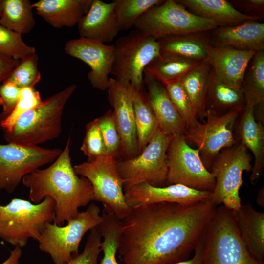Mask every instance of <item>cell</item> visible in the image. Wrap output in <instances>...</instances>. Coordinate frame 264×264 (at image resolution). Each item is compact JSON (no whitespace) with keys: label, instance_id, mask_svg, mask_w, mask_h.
Segmentation results:
<instances>
[{"label":"cell","instance_id":"2","mask_svg":"<svg viewBox=\"0 0 264 264\" xmlns=\"http://www.w3.org/2000/svg\"><path fill=\"white\" fill-rule=\"evenodd\" d=\"M70 137L57 158L48 167L39 169L22 179L29 190L30 201L37 204L47 196L54 201L53 223L59 225L74 218L79 208L94 200L90 182L75 173L70 156Z\"/></svg>","mask_w":264,"mask_h":264},{"label":"cell","instance_id":"30","mask_svg":"<svg viewBox=\"0 0 264 264\" xmlns=\"http://www.w3.org/2000/svg\"><path fill=\"white\" fill-rule=\"evenodd\" d=\"M132 102L139 153L148 144L158 123L143 89L133 87Z\"/></svg>","mask_w":264,"mask_h":264},{"label":"cell","instance_id":"14","mask_svg":"<svg viewBox=\"0 0 264 264\" xmlns=\"http://www.w3.org/2000/svg\"><path fill=\"white\" fill-rule=\"evenodd\" d=\"M239 113L238 111L231 110L219 114L207 109L206 120L203 123L198 121L195 127L187 130L186 141L197 146L208 170L221 150L238 143L234 137L233 128Z\"/></svg>","mask_w":264,"mask_h":264},{"label":"cell","instance_id":"38","mask_svg":"<svg viewBox=\"0 0 264 264\" xmlns=\"http://www.w3.org/2000/svg\"><path fill=\"white\" fill-rule=\"evenodd\" d=\"M39 91L34 88H21L20 98L11 114L0 121V126L4 132H10L16 122L23 114L40 105L43 103Z\"/></svg>","mask_w":264,"mask_h":264},{"label":"cell","instance_id":"3","mask_svg":"<svg viewBox=\"0 0 264 264\" xmlns=\"http://www.w3.org/2000/svg\"><path fill=\"white\" fill-rule=\"evenodd\" d=\"M76 88V84L69 86L22 115L10 132H4L6 141L8 143L38 146L58 138L62 132L65 106Z\"/></svg>","mask_w":264,"mask_h":264},{"label":"cell","instance_id":"17","mask_svg":"<svg viewBox=\"0 0 264 264\" xmlns=\"http://www.w3.org/2000/svg\"><path fill=\"white\" fill-rule=\"evenodd\" d=\"M125 201L131 208L137 205L161 202L189 205L210 199L211 192L201 191L180 184L157 187L147 183L124 191Z\"/></svg>","mask_w":264,"mask_h":264},{"label":"cell","instance_id":"4","mask_svg":"<svg viewBox=\"0 0 264 264\" xmlns=\"http://www.w3.org/2000/svg\"><path fill=\"white\" fill-rule=\"evenodd\" d=\"M202 264H264L244 243L233 211L217 206L203 235Z\"/></svg>","mask_w":264,"mask_h":264},{"label":"cell","instance_id":"6","mask_svg":"<svg viewBox=\"0 0 264 264\" xmlns=\"http://www.w3.org/2000/svg\"><path fill=\"white\" fill-rule=\"evenodd\" d=\"M252 156L241 143L221 150L212 162L210 172L216 183L210 200L216 206L222 205L236 211L242 206L239 191L243 183L244 171H251Z\"/></svg>","mask_w":264,"mask_h":264},{"label":"cell","instance_id":"48","mask_svg":"<svg viewBox=\"0 0 264 264\" xmlns=\"http://www.w3.org/2000/svg\"><path fill=\"white\" fill-rule=\"evenodd\" d=\"M2 4H3V0H0V15L1 14V11H2Z\"/></svg>","mask_w":264,"mask_h":264},{"label":"cell","instance_id":"43","mask_svg":"<svg viewBox=\"0 0 264 264\" xmlns=\"http://www.w3.org/2000/svg\"><path fill=\"white\" fill-rule=\"evenodd\" d=\"M241 13L262 22L264 19V0H233L229 1Z\"/></svg>","mask_w":264,"mask_h":264},{"label":"cell","instance_id":"36","mask_svg":"<svg viewBox=\"0 0 264 264\" xmlns=\"http://www.w3.org/2000/svg\"><path fill=\"white\" fill-rule=\"evenodd\" d=\"M41 78V74L38 69V56L35 53L20 60L5 81L11 82L22 88H34Z\"/></svg>","mask_w":264,"mask_h":264},{"label":"cell","instance_id":"16","mask_svg":"<svg viewBox=\"0 0 264 264\" xmlns=\"http://www.w3.org/2000/svg\"><path fill=\"white\" fill-rule=\"evenodd\" d=\"M64 50L68 55L89 66L88 77L93 88L101 91L107 90L114 59L113 45L79 37L67 41Z\"/></svg>","mask_w":264,"mask_h":264},{"label":"cell","instance_id":"28","mask_svg":"<svg viewBox=\"0 0 264 264\" xmlns=\"http://www.w3.org/2000/svg\"><path fill=\"white\" fill-rule=\"evenodd\" d=\"M246 101L242 90H236L220 81L213 70L210 71L206 97V109L219 111H242Z\"/></svg>","mask_w":264,"mask_h":264},{"label":"cell","instance_id":"21","mask_svg":"<svg viewBox=\"0 0 264 264\" xmlns=\"http://www.w3.org/2000/svg\"><path fill=\"white\" fill-rule=\"evenodd\" d=\"M77 25L80 37L103 44L111 42L120 31L113 1L93 0L89 10Z\"/></svg>","mask_w":264,"mask_h":264},{"label":"cell","instance_id":"27","mask_svg":"<svg viewBox=\"0 0 264 264\" xmlns=\"http://www.w3.org/2000/svg\"><path fill=\"white\" fill-rule=\"evenodd\" d=\"M211 67L207 60L199 62L180 79L193 105L198 119L206 118V97Z\"/></svg>","mask_w":264,"mask_h":264},{"label":"cell","instance_id":"12","mask_svg":"<svg viewBox=\"0 0 264 264\" xmlns=\"http://www.w3.org/2000/svg\"><path fill=\"white\" fill-rule=\"evenodd\" d=\"M166 156L168 185L180 184L198 190L213 191L215 178L204 165L198 149L189 145L185 135L172 137Z\"/></svg>","mask_w":264,"mask_h":264},{"label":"cell","instance_id":"41","mask_svg":"<svg viewBox=\"0 0 264 264\" xmlns=\"http://www.w3.org/2000/svg\"><path fill=\"white\" fill-rule=\"evenodd\" d=\"M83 252L73 256L65 264H98L101 251V237L96 228L91 229Z\"/></svg>","mask_w":264,"mask_h":264},{"label":"cell","instance_id":"29","mask_svg":"<svg viewBox=\"0 0 264 264\" xmlns=\"http://www.w3.org/2000/svg\"><path fill=\"white\" fill-rule=\"evenodd\" d=\"M33 8L29 0H3L0 23L21 35L27 34L35 25Z\"/></svg>","mask_w":264,"mask_h":264},{"label":"cell","instance_id":"10","mask_svg":"<svg viewBox=\"0 0 264 264\" xmlns=\"http://www.w3.org/2000/svg\"><path fill=\"white\" fill-rule=\"evenodd\" d=\"M173 136L158 128L139 154L118 160L117 166L122 179L124 191L142 183L161 187L166 183L168 172L166 153Z\"/></svg>","mask_w":264,"mask_h":264},{"label":"cell","instance_id":"31","mask_svg":"<svg viewBox=\"0 0 264 264\" xmlns=\"http://www.w3.org/2000/svg\"><path fill=\"white\" fill-rule=\"evenodd\" d=\"M199 62L177 55L160 54L154 58L145 70L165 85L180 80Z\"/></svg>","mask_w":264,"mask_h":264},{"label":"cell","instance_id":"15","mask_svg":"<svg viewBox=\"0 0 264 264\" xmlns=\"http://www.w3.org/2000/svg\"><path fill=\"white\" fill-rule=\"evenodd\" d=\"M133 86L110 78L107 88L108 100L121 140V156L123 159L139 154L136 129L132 102Z\"/></svg>","mask_w":264,"mask_h":264},{"label":"cell","instance_id":"19","mask_svg":"<svg viewBox=\"0 0 264 264\" xmlns=\"http://www.w3.org/2000/svg\"><path fill=\"white\" fill-rule=\"evenodd\" d=\"M144 84L147 89L148 100L160 130L172 136L185 135L187 129L185 123L171 101L164 85L145 70Z\"/></svg>","mask_w":264,"mask_h":264},{"label":"cell","instance_id":"32","mask_svg":"<svg viewBox=\"0 0 264 264\" xmlns=\"http://www.w3.org/2000/svg\"><path fill=\"white\" fill-rule=\"evenodd\" d=\"M241 90L246 103L254 107L264 106V50L258 51L245 70Z\"/></svg>","mask_w":264,"mask_h":264},{"label":"cell","instance_id":"26","mask_svg":"<svg viewBox=\"0 0 264 264\" xmlns=\"http://www.w3.org/2000/svg\"><path fill=\"white\" fill-rule=\"evenodd\" d=\"M191 13L216 23L228 26L248 20H257L241 13L225 0H176Z\"/></svg>","mask_w":264,"mask_h":264},{"label":"cell","instance_id":"5","mask_svg":"<svg viewBox=\"0 0 264 264\" xmlns=\"http://www.w3.org/2000/svg\"><path fill=\"white\" fill-rule=\"evenodd\" d=\"M54 218V201L50 197L37 204L13 198L5 205L0 204V238L22 248L29 239L37 241L45 225Z\"/></svg>","mask_w":264,"mask_h":264},{"label":"cell","instance_id":"42","mask_svg":"<svg viewBox=\"0 0 264 264\" xmlns=\"http://www.w3.org/2000/svg\"><path fill=\"white\" fill-rule=\"evenodd\" d=\"M21 88L15 84L4 82L0 86V105L2 106L3 120L13 111L19 101Z\"/></svg>","mask_w":264,"mask_h":264},{"label":"cell","instance_id":"33","mask_svg":"<svg viewBox=\"0 0 264 264\" xmlns=\"http://www.w3.org/2000/svg\"><path fill=\"white\" fill-rule=\"evenodd\" d=\"M103 220L96 229L103 241V257L99 264H119L116 260L122 233V223L114 213L103 209Z\"/></svg>","mask_w":264,"mask_h":264},{"label":"cell","instance_id":"13","mask_svg":"<svg viewBox=\"0 0 264 264\" xmlns=\"http://www.w3.org/2000/svg\"><path fill=\"white\" fill-rule=\"evenodd\" d=\"M62 151L13 143L0 144V191L13 193L25 176L53 162Z\"/></svg>","mask_w":264,"mask_h":264},{"label":"cell","instance_id":"22","mask_svg":"<svg viewBox=\"0 0 264 264\" xmlns=\"http://www.w3.org/2000/svg\"><path fill=\"white\" fill-rule=\"evenodd\" d=\"M238 127L239 142L250 150L254 157L250 180L255 185L264 167V127L255 117L254 106L246 102Z\"/></svg>","mask_w":264,"mask_h":264},{"label":"cell","instance_id":"1","mask_svg":"<svg viewBox=\"0 0 264 264\" xmlns=\"http://www.w3.org/2000/svg\"><path fill=\"white\" fill-rule=\"evenodd\" d=\"M217 206L210 199L189 205L161 202L131 208L121 220L123 264H174L189 258Z\"/></svg>","mask_w":264,"mask_h":264},{"label":"cell","instance_id":"11","mask_svg":"<svg viewBox=\"0 0 264 264\" xmlns=\"http://www.w3.org/2000/svg\"><path fill=\"white\" fill-rule=\"evenodd\" d=\"M117 160L108 154L93 160L73 166L75 173L91 183L94 200L103 204L104 209L112 212L120 220L130 212L127 204L122 179L118 172Z\"/></svg>","mask_w":264,"mask_h":264},{"label":"cell","instance_id":"35","mask_svg":"<svg viewBox=\"0 0 264 264\" xmlns=\"http://www.w3.org/2000/svg\"><path fill=\"white\" fill-rule=\"evenodd\" d=\"M164 85L171 101L184 122L186 129L195 127L198 122V119L180 80Z\"/></svg>","mask_w":264,"mask_h":264},{"label":"cell","instance_id":"47","mask_svg":"<svg viewBox=\"0 0 264 264\" xmlns=\"http://www.w3.org/2000/svg\"><path fill=\"white\" fill-rule=\"evenodd\" d=\"M257 203L261 206V207H264V187H262L258 192L257 198H256Z\"/></svg>","mask_w":264,"mask_h":264},{"label":"cell","instance_id":"24","mask_svg":"<svg viewBox=\"0 0 264 264\" xmlns=\"http://www.w3.org/2000/svg\"><path fill=\"white\" fill-rule=\"evenodd\" d=\"M210 31H199L158 39L160 54L177 55L199 62L207 60L211 46Z\"/></svg>","mask_w":264,"mask_h":264},{"label":"cell","instance_id":"39","mask_svg":"<svg viewBox=\"0 0 264 264\" xmlns=\"http://www.w3.org/2000/svg\"><path fill=\"white\" fill-rule=\"evenodd\" d=\"M107 154L116 159L121 156V140L112 110L96 119Z\"/></svg>","mask_w":264,"mask_h":264},{"label":"cell","instance_id":"34","mask_svg":"<svg viewBox=\"0 0 264 264\" xmlns=\"http://www.w3.org/2000/svg\"><path fill=\"white\" fill-rule=\"evenodd\" d=\"M163 0H114L115 15L119 31H126L134 26L138 19L148 10Z\"/></svg>","mask_w":264,"mask_h":264},{"label":"cell","instance_id":"45","mask_svg":"<svg viewBox=\"0 0 264 264\" xmlns=\"http://www.w3.org/2000/svg\"><path fill=\"white\" fill-rule=\"evenodd\" d=\"M203 247V236L196 247L194 251V254L191 258L179 261L174 264H202Z\"/></svg>","mask_w":264,"mask_h":264},{"label":"cell","instance_id":"8","mask_svg":"<svg viewBox=\"0 0 264 264\" xmlns=\"http://www.w3.org/2000/svg\"><path fill=\"white\" fill-rule=\"evenodd\" d=\"M113 45L111 74L124 84L143 89L146 67L160 55L157 40L136 29L119 38Z\"/></svg>","mask_w":264,"mask_h":264},{"label":"cell","instance_id":"18","mask_svg":"<svg viewBox=\"0 0 264 264\" xmlns=\"http://www.w3.org/2000/svg\"><path fill=\"white\" fill-rule=\"evenodd\" d=\"M256 52L211 46L207 61L220 81L240 90L246 68Z\"/></svg>","mask_w":264,"mask_h":264},{"label":"cell","instance_id":"20","mask_svg":"<svg viewBox=\"0 0 264 264\" xmlns=\"http://www.w3.org/2000/svg\"><path fill=\"white\" fill-rule=\"evenodd\" d=\"M210 39L212 46L264 50V23L251 20L235 25L218 26L211 30Z\"/></svg>","mask_w":264,"mask_h":264},{"label":"cell","instance_id":"23","mask_svg":"<svg viewBox=\"0 0 264 264\" xmlns=\"http://www.w3.org/2000/svg\"><path fill=\"white\" fill-rule=\"evenodd\" d=\"M93 0H40L32 4L36 13L51 26L73 27L89 10Z\"/></svg>","mask_w":264,"mask_h":264},{"label":"cell","instance_id":"44","mask_svg":"<svg viewBox=\"0 0 264 264\" xmlns=\"http://www.w3.org/2000/svg\"><path fill=\"white\" fill-rule=\"evenodd\" d=\"M20 60L0 53V86L8 78Z\"/></svg>","mask_w":264,"mask_h":264},{"label":"cell","instance_id":"46","mask_svg":"<svg viewBox=\"0 0 264 264\" xmlns=\"http://www.w3.org/2000/svg\"><path fill=\"white\" fill-rule=\"evenodd\" d=\"M22 254L21 248L15 246L14 249L10 251L8 257L0 264H19Z\"/></svg>","mask_w":264,"mask_h":264},{"label":"cell","instance_id":"37","mask_svg":"<svg viewBox=\"0 0 264 264\" xmlns=\"http://www.w3.org/2000/svg\"><path fill=\"white\" fill-rule=\"evenodd\" d=\"M35 53V48L26 44L22 35L0 23V53L21 60Z\"/></svg>","mask_w":264,"mask_h":264},{"label":"cell","instance_id":"7","mask_svg":"<svg viewBox=\"0 0 264 264\" xmlns=\"http://www.w3.org/2000/svg\"><path fill=\"white\" fill-rule=\"evenodd\" d=\"M100 209L94 203L67 221L66 225L47 223L38 240L39 247L49 255L55 264H65L78 254L85 233L96 228L102 221Z\"/></svg>","mask_w":264,"mask_h":264},{"label":"cell","instance_id":"25","mask_svg":"<svg viewBox=\"0 0 264 264\" xmlns=\"http://www.w3.org/2000/svg\"><path fill=\"white\" fill-rule=\"evenodd\" d=\"M241 238L250 254L264 261V213L255 210L251 204L242 205L233 211Z\"/></svg>","mask_w":264,"mask_h":264},{"label":"cell","instance_id":"40","mask_svg":"<svg viewBox=\"0 0 264 264\" xmlns=\"http://www.w3.org/2000/svg\"><path fill=\"white\" fill-rule=\"evenodd\" d=\"M80 149L87 156L88 161L107 154L96 119L87 124L85 136Z\"/></svg>","mask_w":264,"mask_h":264},{"label":"cell","instance_id":"9","mask_svg":"<svg viewBox=\"0 0 264 264\" xmlns=\"http://www.w3.org/2000/svg\"><path fill=\"white\" fill-rule=\"evenodd\" d=\"M136 30L158 39L166 36L211 31L212 21L191 13L176 0H163L148 10L134 24Z\"/></svg>","mask_w":264,"mask_h":264}]
</instances>
